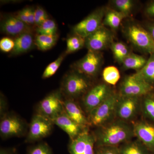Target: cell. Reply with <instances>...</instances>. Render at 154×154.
I'll list each match as a JSON object with an SVG mask.
<instances>
[{"label":"cell","mask_w":154,"mask_h":154,"mask_svg":"<svg viewBox=\"0 0 154 154\" xmlns=\"http://www.w3.org/2000/svg\"><path fill=\"white\" fill-rule=\"evenodd\" d=\"M102 77L105 83L108 85H115L120 79V73L116 67L108 66L103 70Z\"/></svg>","instance_id":"obj_28"},{"label":"cell","mask_w":154,"mask_h":154,"mask_svg":"<svg viewBox=\"0 0 154 154\" xmlns=\"http://www.w3.org/2000/svg\"><path fill=\"white\" fill-rule=\"evenodd\" d=\"M54 124L57 125L64 131L72 140L79 135L85 130L75 122L67 115L64 111L51 119Z\"/></svg>","instance_id":"obj_18"},{"label":"cell","mask_w":154,"mask_h":154,"mask_svg":"<svg viewBox=\"0 0 154 154\" xmlns=\"http://www.w3.org/2000/svg\"><path fill=\"white\" fill-rule=\"evenodd\" d=\"M119 94L113 92L105 101L89 113L91 125L100 127L104 125L113 114H115L116 107L119 99Z\"/></svg>","instance_id":"obj_5"},{"label":"cell","mask_w":154,"mask_h":154,"mask_svg":"<svg viewBox=\"0 0 154 154\" xmlns=\"http://www.w3.org/2000/svg\"><path fill=\"white\" fill-rule=\"evenodd\" d=\"M123 32L128 41L136 48L144 52L154 54V41L143 26L137 22H127Z\"/></svg>","instance_id":"obj_2"},{"label":"cell","mask_w":154,"mask_h":154,"mask_svg":"<svg viewBox=\"0 0 154 154\" xmlns=\"http://www.w3.org/2000/svg\"><path fill=\"white\" fill-rule=\"evenodd\" d=\"M15 46L14 40L9 37H4L0 41V49L4 52H11Z\"/></svg>","instance_id":"obj_34"},{"label":"cell","mask_w":154,"mask_h":154,"mask_svg":"<svg viewBox=\"0 0 154 154\" xmlns=\"http://www.w3.org/2000/svg\"><path fill=\"white\" fill-rule=\"evenodd\" d=\"M48 19V15L45 10L40 6H37L35 10V25L38 27Z\"/></svg>","instance_id":"obj_33"},{"label":"cell","mask_w":154,"mask_h":154,"mask_svg":"<svg viewBox=\"0 0 154 154\" xmlns=\"http://www.w3.org/2000/svg\"><path fill=\"white\" fill-rule=\"evenodd\" d=\"M142 108L145 115L154 122V96L150 94L145 96L142 102Z\"/></svg>","instance_id":"obj_30"},{"label":"cell","mask_w":154,"mask_h":154,"mask_svg":"<svg viewBox=\"0 0 154 154\" xmlns=\"http://www.w3.org/2000/svg\"><path fill=\"white\" fill-rule=\"evenodd\" d=\"M63 94L60 89L42 99L37 106V113L52 119L64 111Z\"/></svg>","instance_id":"obj_7"},{"label":"cell","mask_w":154,"mask_h":154,"mask_svg":"<svg viewBox=\"0 0 154 154\" xmlns=\"http://www.w3.org/2000/svg\"><path fill=\"white\" fill-rule=\"evenodd\" d=\"M112 30L102 25L96 31L85 38V47L88 50L101 52L110 47L113 42Z\"/></svg>","instance_id":"obj_12"},{"label":"cell","mask_w":154,"mask_h":154,"mask_svg":"<svg viewBox=\"0 0 154 154\" xmlns=\"http://www.w3.org/2000/svg\"><path fill=\"white\" fill-rule=\"evenodd\" d=\"M54 125L51 119L43 116L38 113L33 116L25 142H35L46 137L52 132Z\"/></svg>","instance_id":"obj_9"},{"label":"cell","mask_w":154,"mask_h":154,"mask_svg":"<svg viewBox=\"0 0 154 154\" xmlns=\"http://www.w3.org/2000/svg\"><path fill=\"white\" fill-rule=\"evenodd\" d=\"M88 129L85 130L74 139L70 140L68 146L70 154H95V137Z\"/></svg>","instance_id":"obj_13"},{"label":"cell","mask_w":154,"mask_h":154,"mask_svg":"<svg viewBox=\"0 0 154 154\" xmlns=\"http://www.w3.org/2000/svg\"><path fill=\"white\" fill-rule=\"evenodd\" d=\"M0 115L1 118L3 117L5 114L8 113L7 112V101H6L4 96L3 95H1V99H0Z\"/></svg>","instance_id":"obj_38"},{"label":"cell","mask_w":154,"mask_h":154,"mask_svg":"<svg viewBox=\"0 0 154 154\" xmlns=\"http://www.w3.org/2000/svg\"><path fill=\"white\" fill-rule=\"evenodd\" d=\"M106 9L102 7L93 11L74 26V33L85 38L95 32L102 25Z\"/></svg>","instance_id":"obj_8"},{"label":"cell","mask_w":154,"mask_h":154,"mask_svg":"<svg viewBox=\"0 0 154 154\" xmlns=\"http://www.w3.org/2000/svg\"><path fill=\"white\" fill-rule=\"evenodd\" d=\"M125 16L118 11L110 8L106 9L102 25L107 26L112 30H116L119 28Z\"/></svg>","instance_id":"obj_20"},{"label":"cell","mask_w":154,"mask_h":154,"mask_svg":"<svg viewBox=\"0 0 154 154\" xmlns=\"http://www.w3.org/2000/svg\"><path fill=\"white\" fill-rule=\"evenodd\" d=\"M58 38L57 34L54 35L37 34L35 38V45L39 50L46 51L55 45Z\"/></svg>","instance_id":"obj_24"},{"label":"cell","mask_w":154,"mask_h":154,"mask_svg":"<svg viewBox=\"0 0 154 154\" xmlns=\"http://www.w3.org/2000/svg\"><path fill=\"white\" fill-rule=\"evenodd\" d=\"M14 16L17 17V19H19L20 21H22V22H24V23H25V24L29 26L28 19L27 18L25 9H23L21 11H19Z\"/></svg>","instance_id":"obj_39"},{"label":"cell","mask_w":154,"mask_h":154,"mask_svg":"<svg viewBox=\"0 0 154 154\" xmlns=\"http://www.w3.org/2000/svg\"><path fill=\"white\" fill-rule=\"evenodd\" d=\"M110 47L114 59L120 64H122L125 59L131 53L128 45L122 42H113Z\"/></svg>","instance_id":"obj_26"},{"label":"cell","mask_w":154,"mask_h":154,"mask_svg":"<svg viewBox=\"0 0 154 154\" xmlns=\"http://www.w3.org/2000/svg\"><path fill=\"white\" fill-rule=\"evenodd\" d=\"M110 3V8L121 13L126 18L132 14L135 6V2L133 0H113Z\"/></svg>","instance_id":"obj_22"},{"label":"cell","mask_w":154,"mask_h":154,"mask_svg":"<svg viewBox=\"0 0 154 154\" xmlns=\"http://www.w3.org/2000/svg\"><path fill=\"white\" fill-rule=\"evenodd\" d=\"M144 14L150 21H154V1L149 2L146 6Z\"/></svg>","instance_id":"obj_36"},{"label":"cell","mask_w":154,"mask_h":154,"mask_svg":"<svg viewBox=\"0 0 154 154\" xmlns=\"http://www.w3.org/2000/svg\"><path fill=\"white\" fill-rule=\"evenodd\" d=\"M64 111L72 120L84 128L91 125L89 119L74 99L66 98L63 101Z\"/></svg>","instance_id":"obj_17"},{"label":"cell","mask_w":154,"mask_h":154,"mask_svg":"<svg viewBox=\"0 0 154 154\" xmlns=\"http://www.w3.org/2000/svg\"><path fill=\"white\" fill-rule=\"evenodd\" d=\"M113 93L110 86L106 83H100L91 88L83 98L85 110L87 113H90Z\"/></svg>","instance_id":"obj_11"},{"label":"cell","mask_w":154,"mask_h":154,"mask_svg":"<svg viewBox=\"0 0 154 154\" xmlns=\"http://www.w3.org/2000/svg\"><path fill=\"white\" fill-rule=\"evenodd\" d=\"M15 46L11 52L12 56H16L27 52L35 45V39L31 33H23L17 36L14 40Z\"/></svg>","instance_id":"obj_19"},{"label":"cell","mask_w":154,"mask_h":154,"mask_svg":"<svg viewBox=\"0 0 154 154\" xmlns=\"http://www.w3.org/2000/svg\"><path fill=\"white\" fill-rule=\"evenodd\" d=\"M85 46V38L74 34L66 40V54L76 52Z\"/></svg>","instance_id":"obj_27"},{"label":"cell","mask_w":154,"mask_h":154,"mask_svg":"<svg viewBox=\"0 0 154 154\" xmlns=\"http://www.w3.org/2000/svg\"><path fill=\"white\" fill-rule=\"evenodd\" d=\"M90 89L89 78L74 70L64 77L60 89L66 98L74 99L85 95Z\"/></svg>","instance_id":"obj_3"},{"label":"cell","mask_w":154,"mask_h":154,"mask_svg":"<svg viewBox=\"0 0 154 154\" xmlns=\"http://www.w3.org/2000/svg\"><path fill=\"white\" fill-rule=\"evenodd\" d=\"M27 154H53L49 146L45 143H42L31 147Z\"/></svg>","instance_id":"obj_32"},{"label":"cell","mask_w":154,"mask_h":154,"mask_svg":"<svg viewBox=\"0 0 154 154\" xmlns=\"http://www.w3.org/2000/svg\"><path fill=\"white\" fill-rule=\"evenodd\" d=\"M147 59L141 55L131 53L122 62V69L124 70H137V71L142 69L146 63Z\"/></svg>","instance_id":"obj_21"},{"label":"cell","mask_w":154,"mask_h":154,"mask_svg":"<svg viewBox=\"0 0 154 154\" xmlns=\"http://www.w3.org/2000/svg\"><path fill=\"white\" fill-rule=\"evenodd\" d=\"M143 27L148 31L154 41V21H150V22L147 23Z\"/></svg>","instance_id":"obj_40"},{"label":"cell","mask_w":154,"mask_h":154,"mask_svg":"<svg viewBox=\"0 0 154 154\" xmlns=\"http://www.w3.org/2000/svg\"><path fill=\"white\" fill-rule=\"evenodd\" d=\"M135 136L149 151L154 153V125L145 121L136 122L133 126Z\"/></svg>","instance_id":"obj_15"},{"label":"cell","mask_w":154,"mask_h":154,"mask_svg":"<svg viewBox=\"0 0 154 154\" xmlns=\"http://www.w3.org/2000/svg\"><path fill=\"white\" fill-rule=\"evenodd\" d=\"M57 28L55 22L48 19L37 27L36 32L39 35H54L57 34Z\"/></svg>","instance_id":"obj_29"},{"label":"cell","mask_w":154,"mask_h":154,"mask_svg":"<svg viewBox=\"0 0 154 154\" xmlns=\"http://www.w3.org/2000/svg\"><path fill=\"white\" fill-rule=\"evenodd\" d=\"M119 150L120 154H150V152L139 141L128 142Z\"/></svg>","instance_id":"obj_25"},{"label":"cell","mask_w":154,"mask_h":154,"mask_svg":"<svg viewBox=\"0 0 154 154\" xmlns=\"http://www.w3.org/2000/svg\"><path fill=\"white\" fill-rule=\"evenodd\" d=\"M99 127L94 134L96 144L99 147H117L129 142L134 136L133 127L120 119Z\"/></svg>","instance_id":"obj_1"},{"label":"cell","mask_w":154,"mask_h":154,"mask_svg":"<svg viewBox=\"0 0 154 154\" xmlns=\"http://www.w3.org/2000/svg\"><path fill=\"white\" fill-rule=\"evenodd\" d=\"M1 119L0 134L3 139L19 137L27 133V123L15 113H8Z\"/></svg>","instance_id":"obj_6"},{"label":"cell","mask_w":154,"mask_h":154,"mask_svg":"<svg viewBox=\"0 0 154 154\" xmlns=\"http://www.w3.org/2000/svg\"><path fill=\"white\" fill-rule=\"evenodd\" d=\"M137 74L146 82L154 85V54H150L146 63L142 69L137 72Z\"/></svg>","instance_id":"obj_23"},{"label":"cell","mask_w":154,"mask_h":154,"mask_svg":"<svg viewBox=\"0 0 154 154\" xmlns=\"http://www.w3.org/2000/svg\"><path fill=\"white\" fill-rule=\"evenodd\" d=\"M103 62L101 52L88 50L85 56L74 64L75 70L89 78L96 76Z\"/></svg>","instance_id":"obj_10"},{"label":"cell","mask_w":154,"mask_h":154,"mask_svg":"<svg viewBox=\"0 0 154 154\" xmlns=\"http://www.w3.org/2000/svg\"><path fill=\"white\" fill-rule=\"evenodd\" d=\"M153 88V86L146 82L135 73L125 77L119 87V95L140 98L150 94Z\"/></svg>","instance_id":"obj_4"},{"label":"cell","mask_w":154,"mask_h":154,"mask_svg":"<svg viewBox=\"0 0 154 154\" xmlns=\"http://www.w3.org/2000/svg\"><path fill=\"white\" fill-rule=\"evenodd\" d=\"M66 54L65 52L64 54L60 56L55 61L50 63L46 67L42 74V79H48L55 74V73L60 66L62 63L63 61Z\"/></svg>","instance_id":"obj_31"},{"label":"cell","mask_w":154,"mask_h":154,"mask_svg":"<svg viewBox=\"0 0 154 154\" xmlns=\"http://www.w3.org/2000/svg\"><path fill=\"white\" fill-rule=\"evenodd\" d=\"M1 30L7 35L16 37L23 33H32L30 26L11 15L6 16L1 21Z\"/></svg>","instance_id":"obj_16"},{"label":"cell","mask_w":154,"mask_h":154,"mask_svg":"<svg viewBox=\"0 0 154 154\" xmlns=\"http://www.w3.org/2000/svg\"><path fill=\"white\" fill-rule=\"evenodd\" d=\"M25 12L28 18L29 26L35 25V10L33 7L25 8Z\"/></svg>","instance_id":"obj_37"},{"label":"cell","mask_w":154,"mask_h":154,"mask_svg":"<svg viewBox=\"0 0 154 154\" xmlns=\"http://www.w3.org/2000/svg\"><path fill=\"white\" fill-rule=\"evenodd\" d=\"M95 154H120L119 148L116 146H103L99 147Z\"/></svg>","instance_id":"obj_35"},{"label":"cell","mask_w":154,"mask_h":154,"mask_svg":"<svg viewBox=\"0 0 154 154\" xmlns=\"http://www.w3.org/2000/svg\"><path fill=\"white\" fill-rule=\"evenodd\" d=\"M0 154H17V151L13 148H1L0 149Z\"/></svg>","instance_id":"obj_41"},{"label":"cell","mask_w":154,"mask_h":154,"mask_svg":"<svg viewBox=\"0 0 154 154\" xmlns=\"http://www.w3.org/2000/svg\"><path fill=\"white\" fill-rule=\"evenodd\" d=\"M139 103V97L119 96L115 114L120 120L124 121L131 120L137 113Z\"/></svg>","instance_id":"obj_14"}]
</instances>
